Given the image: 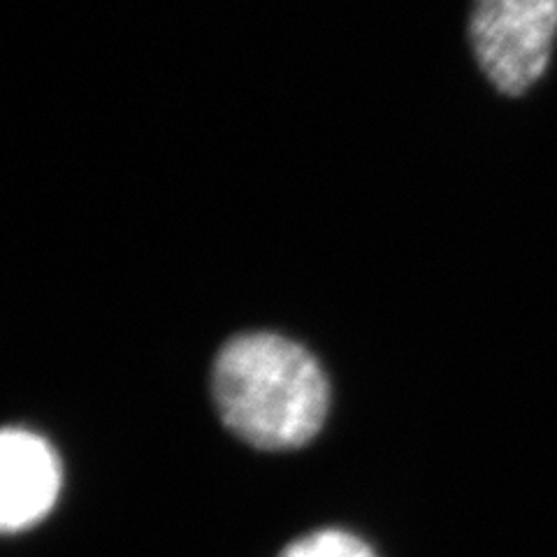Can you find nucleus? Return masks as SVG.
I'll list each match as a JSON object with an SVG mask.
<instances>
[{
  "label": "nucleus",
  "instance_id": "f257e3e1",
  "mask_svg": "<svg viewBox=\"0 0 557 557\" xmlns=\"http://www.w3.org/2000/svg\"><path fill=\"white\" fill-rule=\"evenodd\" d=\"M221 421L263 450L305 446L330 407L325 372L305 346L274 333H244L221 346L212 368Z\"/></svg>",
  "mask_w": 557,
  "mask_h": 557
},
{
  "label": "nucleus",
  "instance_id": "f03ea898",
  "mask_svg": "<svg viewBox=\"0 0 557 557\" xmlns=\"http://www.w3.org/2000/svg\"><path fill=\"white\" fill-rule=\"evenodd\" d=\"M557 40V0H474L469 42L504 96H522L546 75Z\"/></svg>",
  "mask_w": 557,
  "mask_h": 557
},
{
  "label": "nucleus",
  "instance_id": "7ed1b4c3",
  "mask_svg": "<svg viewBox=\"0 0 557 557\" xmlns=\"http://www.w3.org/2000/svg\"><path fill=\"white\" fill-rule=\"evenodd\" d=\"M61 491V462L40 434L5 428L0 434V528L24 532L54 509Z\"/></svg>",
  "mask_w": 557,
  "mask_h": 557
},
{
  "label": "nucleus",
  "instance_id": "20e7f679",
  "mask_svg": "<svg viewBox=\"0 0 557 557\" xmlns=\"http://www.w3.org/2000/svg\"><path fill=\"white\" fill-rule=\"evenodd\" d=\"M276 557H376L360 536L344 530H319L295 539Z\"/></svg>",
  "mask_w": 557,
  "mask_h": 557
}]
</instances>
